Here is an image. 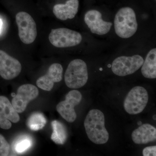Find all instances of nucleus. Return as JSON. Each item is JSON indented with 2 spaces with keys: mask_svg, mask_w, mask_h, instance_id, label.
Masks as SVG:
<instances>
[{
  "mask_svg": "<svg viewBox=\"0 0 156 156\" xmlns=\"http://www.w3.org/2000/svg\"><path fill=\"white\" fill-rule=\"evenodd\" d=\"M84 124L87 136L91 141L97 144L108 142L109 134L105 127V118L102 112L98 109L91 110Z\"/></svg>",
  "mask_w": 156,
  "mask_h": 156,
  "instance_id": "obj_1",
  "label": "nucleus"
},
{
  "mask_svg": "<svg viewBox=\"0 0 156 156\" xmlns=\"http://www.w3.org/2000/svg\"><path fill=\"white\" fill-rule=\"evenodd\" d=\"M114 27L115 33L122 38L128 39L134 36L138 28L134 10L130 7L120 9L115 16Z\"/></svg>",
  "mask_w": 156,
  "mask_h": 156,
  "instance_id": "obj_2",
  "label": "nucleus"
},
{
  "mask_svg": "<svg viewBox=\"0 0 156 156\" xmlns=\"http://www.w3.org/2000/svg\"><path fill=\"white\" fill-rule=\"evenodd\" d=\"M65 82L70 89H79L83 87L88 80L87 65L80 59H76L70 62L64 76Z\"/></svg>",
  "mask_w": 156,
  "mask_h": 156,
  "instance_id": "obj_3",
  "label": "nucleus"
},
{
  "mask_svg": "<svg viewBox=\"0 0 156 156\" xmlns=\"http://www.w3.org/2000/svg\"><path fill=\"white\" fill-rule=\"evenodd\" d=\"M148 101V94L146 89L137 86L128 92L124 101V108L129 114H138L143 111Z\"/></svg>",
  "mask_w": 156,
  "mask_h": 156,
  "instance_id": "obj_4",
  "label": "nucleus"
},
{
  "mask_svg": "<svg viewBox=\"0 0 156 156\" xmlns=\"http://www.w3.org/2000/svg\"><path fill=\"white\" fill-rule=\"evenodd\" d=\"M49 41L54 47L66 48L80 44L82 41L81 34L69 29L59 28L52 29L49 35Z\"/></svg>",
  "mask_w": 156,
  "mask_h": 156,
  "instance_id": "obj_5",
  "label": "nucleus"
},
{
  "mask_svg": "<svg viewBox=\"0 0 156 156\" xmlns=\"http://www.w3.org/2000/svg\"><path fill=\"white\" fill-rule=\"evenodd\" d=\"M18 35L21 41L30 44L34 41L37 36L36 23L33 17L25 12H20L16 16Z\"/></svg>",
  "mask_w": 156,
  "mask_h": 156,
  "instance_id": "obj_6",
  "label": "nucleus"
},
{
  "mask_svg": "<svg viewBox=\"0 0 156 156\" xmlns=\"http://www.w3.org/2000/svg\"><path fill=\"white\" fill-rule=\"evenodd\" d=\"M144 61L142 56L138 55L119 56L113 61L112 71L117 76H126L136 72L141 67Z\"/></svg>",
  "mask_w": 156,
  "mask_h": 156,
  "instance_id": "obj_7",
  "label": "nucleus"
},
{
  "mask_svg": "<svg viewBox=\"0 0 156 156\" xmlns=\"http://www.w3.org/2000/svg\"><path fill=\"white\" fill-rule=\"evenodd\" d=\"M82 99L80 92L76 90H72L66 95L65 100L58 103L56 110L67 122H73L77 118L75 107L80 103Z\"/></svg>",
  "mask_w": 156,
  "mask_h": 156,
  "instance_id": "obj_8",
  "label": "nucleus"
},
{
  "mask_svg": "<svg viewBox=\"0 0 156 156\" xmlns=\"http://www.w3.org/2000/svg\"><path fill=\"white\" fill-rule=\"evenodd\" d=\"M38 95V89L35 86L24 84L18 88L17 94L13 97L11 104L16 111L20 113L25 110L31 101L36 98Z\"/></svg>",
  "mask_w": 156,
  "mask_h": 156,
  "instance_id": "obj_9",
  "label": "nucleus"
},
{
  "mask_svg": "<svg viewBox=\"0 0 156 156\" xmlns=\"http://www.w3.org/2000/svg\"><path fill=\"white\" fill-rule=\"evenodd\" d=\"M84 21L91 32L98 35L108 33L112 26V23L103 20L101 13L95 10L87 11L84 17Z\"/></svg>",
  "mask_w": 156,
  "mask_h": 156,
  "instance_id": "obj_10",
  "label": "nucleus"
},
{
  "mask_svg": "<svg viewBox=\"0 0 156 156\" xmlns=\"http://www.w3.org/2000/svg\"><path fill=\"white\" fill-rule=\"evenodd\" d=\"M21 69V65L17 59L0 50V76L3 79L11 80L17 77Z\"/></svg>",
  "mask_w": 156,
  "mask_h": 156,
  "instance_id": "obj_11",
  "label": "nucleus"
},
{
  "mask_svg": "<svg viewBox=\"0 0 156 156\" xmlns=\"http://www.w3.org/2000/svg\"><path fill=\"white\" fill-rule=\"evenodd\" d=\"M20 118L18 113L7 97L0 96V128L9 130L11 122H18Z\"/></svg>",
  "mask_w": 156,
  "mask_h": 156,
  "instance_id": "obj_12",
  "label": "nucleus"
},
{
  "mask_svg": "<svg viewBox=\"0 0 156 156\" xmlns=\"http://www.w3.org/2000/svg\"><path fill=\"white\" fill-rule=\"evenodd\" d=\"M62 72L63 68L61 64L53 63L48 69L47 74L37 80V86L45 91H51L54 83H58L62 80Z\"/></svg>",
  "mask_w": 156,
  "mask_h": 156,
  "instance_id": "obj_13",
  "label": "nucleus"
},
{
  "mask_svg": "<svg viewBox=\"0 0 156 156\" xmlns=\"http://www.w3.org/2000/svg\"><path fill=\"white\" fill-rule=\"evenodd\" d=\"M131 137L136 144H146L154 142L156 139V129L149 124H144L140 126L132 132Z\"/></svg>",
  "mask_w": 156,
  "mask_h": 156,
  "instance_id": "obj_14",
  "label": "nucleus"
},
{
  "mask_svg": "<svg viewBox=\"0 0 156 156\" xmlns=\"http://www.w3.org/2000/svg\"><path fill=\"white\" fill-rule=\"evenodd\" d=\"M78 0H68L65 4H57L53 7V13L56 18L61 20L72 19L78 13Z\"/></svg>",
  "mask_w": 156,
  "mask_h": 156,
  "instance_id": "obj_15",
  "label": "nucleus"
},
{
  "mask_svg": "<svg viewBox=\"0 0 156 156\" xmlns=\"http://www.w3.org/2000/svg\"><path fill=\"white\" fill-rule=\"evenodd\" d=\"M141 71L143 76L148 79L156 78V49L151 50L144 61Z\"/></svg>",
  "mask_w": 156,
  "mask_h": 156,
  "instance_id": "obj_16",
  "label": "nucleus"
},
{
  "mask_svg": "<svg viewBox=\"0 0 156 156\" xmlns=\"http://www.w3.org/2000/svg\"><path fill=\"white\" fill-rule=\"evenodd\" d=\"M53 133L51 138L56 144H63L67 138V133L65 127L63 124L56 120L52 122Z\"/></svg>",
  "mask_w": 156,
  "mask_h": 156,
  "instance_id": "obj_17",
  "label": "nucleus"
},
{
  "mask_svg": "<svg viewBox=\"0 0 156 156\" xmlns=\"http://www.w3.org/2000/svg\"><path fill=\"white\" fill-rule=\"evenodd\" d=\"M46 123L47 120L44 115L41 113L35 112L28 118L27 125L30 130L37 131L44 128Z\"/></svg>",
  "mask_w": 156,
  "mask_h": 156,
  "instance_id": "obj_18",
  "label": "nucleus"
},
{
  "mask_svg": "<svg viewBox=\"0 0 156 156\" xmlns=\"http://www.w3.org/2000/svg\"><path fill=\"white\" fill-rule=\"evenodd\" d=\"M10 145L5 137L0 134V156L9 155Z\"/></svg>",
  "mask_w": 156,
  "mask_h": 156,
  "instance_id": "obj_19",
  "label": "nucleus"
},
{
  "mask_svg": "<svg viewBox=\"0 0 156 156\" xmlns=\"http://www.w3.org/2000/svg\"><path fill=\"white\" fill-rule=\"evenodd\" d=\"M31 146V142L29 139L23 140L20 142L18 143L15 146V151L17 153L23 152Z\"/></svg>",
  "mask_w": 156,
  "mask_h": 156,
  "instance_id": "obj_20",
  "label": "nucleus"
},
{
  "mask_svg": "<svg viewBox=\"0 0 156 156\" xmlns=\"http://www.w3.org/2000/svg\"><path fill=\"white\" fill-rule=\"evenodd\" d=\"M143 155L144 156H156V146L145 147L143 151Z\"/></svg>",
  "mask_w": 156,
  "mask_h": 156,
  "instance_id": "obj_21",
  "label": "nucleus"
},
{
  "mask_svg": "<svg viewBox=\"0 0 156 156\" xmlns=\"http://www.w3.org/2000/svg\"><path fill=\"white\" fill-rule=\"evenodd\" d=\"M3 25V22L2 19H0V34H1V31H2V27Z\"/></svg>",
  "mask_w": 156,
  "mask_h": 156,
  "instance_id": "obj_22",
  "label": "nucleus"
},
{
  "mask_svg": "<svg viewBox=\"0 0 156 156\" xmlns=\"http://www.w3.org/2000/svg\"><path fill=\"white\" fill-rule=\"evenodd\" d=\"M15 95H16V94L14 93H12V94H11V95H12V97H14V96H15Z\"/></svg>",
  "mask_w": 156,
  "mask_h": 156,
  "instance_id": "obj_23",
  "label": "nucleus"
}]
</instances>
